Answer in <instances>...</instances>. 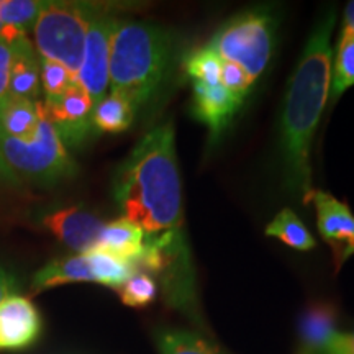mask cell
Returning a JSON list of instances; mask_svg holds the SVG:
<instances>
[{
	"instance_id": "obj_14",
	"label": "cell",
	"mask_w": 354,
	"mask_h": 354,
	"mask_svg": "<svg viewBox=\"0 0 354 354\" xmlns=\"http://www.w3.org/2000/svg\"><path fill=\"white\" fill-rule=\"evenodd\" d=\"M41 92V59L28 38H21L15 43L10 77H8L7 95L39 102Z\"/></svg>"
},
{
	"instance_id": "obj_9",
	"label": "cell",
	"mask_w": 354,
	"mask_h": 354,
	"mask_svg": "<svg viewBox=\"0 0 354 354\" xmlns=\"http://www.w3.org/2000/svg\"><path fill=\"white\" fill-rule=\"evenodd\" d=\"M308 203L315 205L318 233L330 246L335 269L339 271L342 266L354 256V214L346 202L338 201L323 190H313Z\"/></svg>"
},
{
	"instance_id": "obj_28",
	"label": "cell",
	"mask_w": 354,
	"mask_h": 354,
	"mask_svg": "<svg viewBox=\"0 0 354 354\" xmlns=\"http://www.w3.org/2000/svg\"><path fill=\"white\" fill-rule=\"evenodd\" d=\"M315 354H354V330L336 331Z\"/></svg>"
},
{
	"instance_id": "obj_18",
	"label": "cell",
	"mask_w": 354,
	"mask_h": 354,
	"mask_svg": "<svg viewBox=\"0 0 354 354\" xmlns=\"http://www.w3.org/2000/svg\"><path fill=\"white\" fill-rule=\"evenodd\" d=\"M136 110L120 94L109 92L104 99L97 102L92 110V125L97 131L122 133L128 130L135 120Z\"/></svg>"
},
{
	"instance_id": "obj_5",
	"label": "cell",
	"mask_w": 354,
	"mask_h": 354,
	"mask_svg": "<svg viewBox=\"0 0 354 354\" xmlns=\"http://www.w3.org/2000/svg\"><path fill=\"white\" fill-rule=\"evenodd\" d=\"M0 154L20 179L38 185H55L77 172L76 162L44 112L33 140L20 141L0 136Z\"/></svg>"
},
{
	"instance_id": "obj_23",
	"label": "cell",
	"mask_w": 354,
	"mask_h": 354,
	"mask_svg": "<svg viewBox=\"0 0 354 354\" xmlns=\"http://www.w3.org/2000/svg\"><path fill=\"white\" fill-rule=\"evenodd\" d=\"M44 3L43 0H0V24L26 37L33 32Z\"/></svg>"
},
{
	"instance_id": "obj_19",
	"label": "cell",
	"mask_w": 354,
	"mask_h": 354,
	"mask_svg": "<svg viewBox=\"0 0 354 354\" xmlns=\"http://www.w3.org/2000/svg\"><path fill=\"white\" fill-rule=\"evenodd\" d=\"M84 254L87 256L95 284L110 287V289L118 290L131 277L133 272L138 271L133 261L122 259L107 251L91 250Z\"/></svg>"
},
{
	"instance_id": "obj_4",
	"label": "cell",
	"mask_w": 354,
	"mask_h": 354,
	"mask_svg": "<svg viewBox=\"0 0 354 354\" xmlns=\"http://www.w3.org/2000/svg\"><path fill=\"white\" fill-rule=\"evenodd\" d=\"M105 6L88 2H46L33 28L35 50L43 59L56 61L77 77L84 44L92 20Z\"/></svg>"
},
{
	"instance_id": "obj_15",
	"label": "cell",
	"mask_w": 354,
	"mask_h": 354,
	"mask_svg": "<svg viewBox=\"0 0 354 354\" xmlns=\"http://www.w3.org/2000/svg\"><path fill=\"white\" fill-rule=\"evenodd\" d=\"M41 115V102L6 95L0 99V136L20 141L33 140Z\"/></svg>"
},
{
	"instance_id": "obj_33",
	"label": "cell",
	"mask_w": 354,
	"mask_h": 354,
	"mask_svg": "<svg viewBox=\"0 0 354 354\" xmlns=\"http://www.w3.org/2000/svg\"><path fill=\"white\" fill-rule=\"evenodd\" d=\"M344 25L354 30V0L348 3L346 10H344Z\"/></svg>"
},
{
	"instance_id": "obj_1",
	"label": "cell",
	"mask_w": 354,
	"mask_h": 354,
	"mask_svg": "<svg viewBox=\"0 0 354 354\" xmlns=\"http://www.w3.org/2000/svg\"><path fill=\"white\" fill-rule=\"evenodd\" d=\"M113 197L123 218L143 230L136 268L158 274L166 297L185 313L196 310V272L184 230L183 184L172 123L149 130L133 148L113 179Z\"/></svg>"
},
{
	"instance_id": "obj_26",
	"label": "cell",
	"mask_w": 354,
	"mask_h": 354,
	"mask_svg": "<svg viewBox=\"0 0 354 354\" xmlns=\"http://www.w3.org/2000/svg\"><path fill=\"white\" fill-rule=\"evenodd\" d=\"M41 59V91L46 95V99H55V97L61 95L64 91L73 86L76 77L64 68L63 64L56 63V61Z\"/></svg>"
},
{
	"instance_id": "obj_7",
	"label": "cell",
	"mask_w": 354,
	"mask_h": 354,
	"mask_svg": "<svg viewBox=\"0 0 354 354\" xmlns=\"http://www.w3.org/2000/svg\"><path fill=\"white\" fill-rule=\"evenodd\" d=\"M118 17L112 13V8L105 7L92 20L87 30L86 44H84L82 63L79 68L76 81L86 88L94 105L104 99L109 91V66H110V43Z\"/></svg>"
},
{
	"instance_id": "obj_10",
	"label": "cell",
	"mask_w": 354,
	"mask_h": 354,
	"mask_svg": "<svg viewBox=\"0 0 354 354\" xmlns=\"http://www.w3.org/2000/svg\"><path fill=\"white\" fill-rule=\"evenodd\" d=\"M39 223L77 254L94 250L105 225L99 216L82 207H64L46 212L39 216Z\"/></svg>"
},
{
	"instance_id": "obj_31",
	"label": "cell",
	"mask_w": 354,
	"mask_h": 354,
	"mask_svg": "<svg viewBox=\"0 0 354 354\" xmlns=\"http://www.w3.org/2000/svg\"><path fill=\"white\" fill-rule=\"evenodd\" d=\"M21 179L10 169L6 159L0 154V185H20Z\"/></svg>"
},
{
	"instance_id": "obj_32",
	"label": "cell",
	"mask_w": 354,
	"mask_h": 354,
	"mask_svg": "<svg viewBox=\"0 0 354 354\" xmlns=\"http://www.w3.org/2000/svg\"><path fill=\"white\" fill-rule=\"evenodd\" d=\"M21 38H26L25 35H20L19 32H15V30L8 28V26L0 24V41H8V43H15L19 41Z\"/></svg>"
},
{
	"instance_id": "obj_22",
	"label": "cell",
	"mask_w": 354,
	"mask_h": 354,
	"mask_svg": "<svg viewBox=\"0 0 354 354\" xmlns=\"http://www.w3.org/2000/svg\"><path fill=\"white\" fill-rule=\"evenodd\" d=\"M156 343L159 354H221L209 339L189 330H162Z\"/></svg>"
},
{
	"instance_id": "obj_8",
	"label": "cell",
	"mask_w": 354,
	"mask_h": 354,
	"mask_svg": "<svg viewBox=\"0 0 354 354\" xmlns=\"http://www.w3.org/2000/svg\"><path fill=\"white\" fill-rule=\"evenodd\" d=\"M41 104L44 115L66 148L82 145L95 131L92 125L94 102L81 84L74 82L61 95L44 99Z\"/></svg>"
},
{
	"instance_id": "obj_29",
	"label": "cell",
	"mask_w": 354,
	"mask_h": 354,
	"mask_svg": "<svg viewBox=\"0 0 354 354\" xmlns=\"http://www.w3.org/2000/svg\"><path fill=\"white\" fill-rule=\"evenodd\" d=\"M15 43L0 41V99H3L8 91V77L15 57Z\"/></svg>"
},
{
	"instance_id": "obj_6",
	"label": "cell",
	"mask_w": 354,
	"mask_h": 354,
	"mask_svg": "<svg viewBox=\"0 0 354 354\" xmlns=\"http://www.w3.org/2000/svg\"><path fill=\"white\" fill-rule=\"evenodd\" d=\"M276 20L264 8L233 17L216 30L207 46L221 61L238 64L256 81L268 68L274 51Z\"/></svg>"
},
{
	"instance_id": "obj_11",
	"label": "cell",
	"mask_w": 354,
	"mask_h": 354,
	"mask_svg": "<svg viewBox=\"0 0 354 354\" xmlns=\"http://www.w3.org/2000/svg\"><path fill=\"white\" fill-rule=\"evenodd\" d=\"M41 335V315L30 299L12 295L0 305V351H21Z\"/></svg>"
},
{
	"instance_id": "obj_12",
	"label": "cell",
	"mask_w": 354,
	"mask_h": 354,
	"mask_svg": "<svg viewBox=\"0 0 354 354\" xmlns=\"http://www.w3.org/2000/svg\"><path fill=\"white\" fill-rule=\"evenodd\" d=\"M192 112L198 122L209 128L212 140H216L232 123L243 102L236 99L221 84L218 86L192 84Z\"/></svg>"
},
{
	"instance_id": "obj_16",
	"label": "cell",
	"mask_w": 354,
	"mask_h": 354,
	"mask_svg": "<svg viewBox=\"0 0 354 354\" xmlns=\"http://www.w3.org/2000/svg\"><path fill=\"white\" fill-rule=\"evenodd\" d=\"M145 246V233L138 225L123 218L109 221L104 225L97 238L94 250L107 251V253L118 256V258L133 261L136 264ZM138 269V268H136Z\"/></svg>"
},
{
	"instance_id": "obj_24",
	"label": "cell",
	"mask_w": 354,
	"mask_h": 354,
	"mask_svg": "<svg viewBox=\"0 0 354 354\" xmlns=\"http://www.w3.org/2000/svg\"><path fill=\"white\" fill-rule=\"evenodd\" d=\"M220 56L210 50L209 46L198 48L185 57L184 69L192 84L203 86H218L221 73Z\"/></svg>"
},
{
	"instance_id": "obj_17",
	"label": "cell",
	"mask_w": 354,
	"mask_h": 354,
	"mask_svg": "<svg viewBox=\"0 0 354 354\" xmlns=\"http://www.w3.org/2000/svg\"><path fill=\"white\" fill-rule=\"evenodd\" d=\"M77 282H94L86 254L66 256L50 261L35 274L32 286L35 292H41L57 286L77 284Z\"/></svg>"
},
{
	"instance_id": "obj_13",
	"label": "cell",
	"mask_w": 354,
	"mask_h": 354,
	"mask_svg": "<svg viewBox=\"0 0 354 354\" xmlns=\"http://www.w3.org/2000/svg\"><path fill=\"white\" fill-rule=\"evenodd\" d=\"M338 331V307L330 300H313L300 315L294 354H315Z\"/></svg>"
},
{
	"instance_id": "obj_30",
	"label": "cell",
	"mask_w": 354,
	"mask_h": 354,
	"mask_svg": "<svg viewBox=\"0 0 354 354\" xmlns=\"http://www.w3.org/2000/svg\"><path fill=\"white\" fill-rule=\"evenodd\" d=\"M19 279L13 274L6 264L0 263V305L10 299L12 295H17L19 290Z\"/></svg>"
},
{
	"instance_id": "obj_25",
	"label": "cell",
	"mask_w": 354,
	"mask_h": 354,
	"mask_svg": "<svg viewBox=\"0 0 354 354\" xmlns=\"http://www.w3.org/2000/svg\"><path fill=\"white\" fill-rule=\"evenodd\" d=\"M120 300L127 307L141 308L153 304L158 297V284L151 274L135 271L120 289Z\"/></svg>"
},
{
	"instance_id": "obj_21",
	"label": "cell",
	"mask_w": 354,
	"mask_h": 354,
	"mask_svg": "<svg viewBox=\"0 0 354 354\" xmlns=\"http://www.w3.org/2000/svg\"><path fill=\"white\" fill-rule=\"evenodd\" d=\"M354 86V30L343 25L342 37L336 48L335 64L331 71L330 100L336 102L349 87Z\"/></svg>"
},
{
	"instance_id": "obj_2",
	"label": "cell",
	"mask_w": 354,
	"mask_h": 354,
	"mask_svg": "<svg viewBox=\"0 0 354 354\" xmlns=\"http://www.w3.org/2000/svg\"><path fill=\"white\" fill-rule=\"evenodd\" d=\"M336 12L328 10L310 35L294 76L287 87L279 123V149L286 187L308 203L312 189L310 148L313 135L330 100L331 33Z\"/></svg>"
},
{
	"instance_id": "obj_3",
	"label": "cell",
	"mask_w": 354,
	"mask_h": 354,
	"mask_svg": "<svg viewBox=\"0 0 354 354\" xmlns=\"http://www.w3.org/2000/svg\"><path fill=\"white\" fill-rule=\"evenodd\" d=\"M176 38L148 20L118 17L110 43L109 91L130 100L135 110L161 94L176 63Z\"/></svg>"
},
{
	"instance_id": "obj_27",
	"label": "cell",
	"mask_w": 354,
	"mask_h": 354,
	"mask_svg": "<svg viewBox=\"0 0 354 354\" xmlns=\"http://www.w3.org/2000/svg\"><path fill=\"white\" fill-rule=\"evenodd\" d=\"M253 79L246 74V71L240 68L238 64L230 63V61H223L221 63V73H220V84L227 91L240 99L241 102L246 99L248 92L251 91L253 86Z\"/></svg>"
},
{
	"instance_id": "obj_20",
	"label": "cell",
	"mask_w": 354,
	"mask_h": 354,
	"mask_svg": "<svg viewBox=\"0 0 354 354\" xmlns=\"http://www.w3.org/2000/svg\"><path fill=\"white\" fill-rule=\"evenodd\" d=\"M264 233L268 236L277 238L284 245L294 248L297 251H310L317 245L315 238L312 236V233L305 227L304 221L290 209L279 212L271 223L266 227Z\"/></svg>"
}]
</instances>
